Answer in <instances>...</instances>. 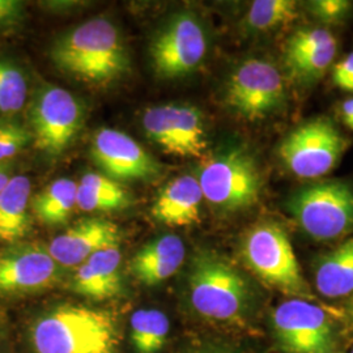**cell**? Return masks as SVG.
Here are the masks:
<instances>
[{"label": "cell", "instance_id": "obj_18", "mask_svg": "<svg viewBox=\"0 0 353 353\" xmlns=\"http://www.w3.org/2000/svg\"><path fill=\"white\" fill-rule=\"evenodd\" d=\"M203 199L196 176H176L159 192L152 216L169 227H189L201 221Z\"/></svg>", "mask_w": 353, "mask_h": 353}, {"label": "cell", "instance_id": "obj_32", "mask_svg": "<svg viewBox=\"0 0 353 353\" xmlns=\"http://www.w3.org/2000/svg\"><path fill=\"white\" fill-rule=\"evenodd\" d=\"M339 115L343 123L353 131V99L341 102L339 106Z\"/></svg>", "mask_w": 353, "mask_h": 353}, {"label": "cell", "instance_id": "obj_26", "mask_svg": "<svg viewBox=\"0 0 353 353\" xmlns=\"http://www.w3.org/2000/svg\"><path fill=\"white\" fill-rule=\"evenodd\" d=\"M28 81L20 67L0 59V113L14 114L26 105Z\"/></svg>", "mask_w": 353, "mask_h": 353}, {"label": "cell", "instance_id": "obj_27", "mask_svg": "<svg viewBox=\"0 0 353 353\" xmlns=\"http://www.w3.org/2000/svg\"><path fill=\"white\" fill-rule=\"evenodd\" d=\"M334 42H336V39L326 28L299 29L285 42L284 58H293L316 52Z\"/></svg>", "mask_w": 353, "mask_h": 353}, {"label": "cell", "instance_id": "obj_22", "mask_svg": "<svg viewBox=\"0 0 353 353\" xmlns=\"http://www.w3.org/2000/svg\"><path fill=\"white\" fill-rule=\"evenodd\" d=\"M77 183L68 178H59L30 199V207L38 220L46 225L67 223L76 207Z\"/></svg>", "mask_w": 353, "mask_h": 353}, {"label": "cell", "instance_id": "obj_29", "mask_svg": "<svg viewBox=\"0 0 353 353\" xmlns=\"http://www.w3.org/2000/svg\"><path fill=\"white\" fill-rule=\"evenodd\" d=\"M30 141L32 132L17 122H0V163L16 156Z\"/></svg>", "mask_w": 353, "mask_h": 353}, {"label": "cell", "instance_id": "obj_1", "mask_svg": "<svg viewBox=\"0 0 353 353\" xmlns=\"http://www.w3.org/2000/svg\"><path fill=\"white\" fill-rule=\"evenodd\" d=\"M51 59L65 75L94 87H108L130 70L123 37L105 17L90 19L57 38Z\"/></svg>", "mask_w": 353, "mask_h": 353}, {"label": "cell", "instance_id": "obj_5", "mask_svg": "<svg viewBox=\"0 0 353 353\" xmlns=\"http://www.w3.org/2000/svg\"><path fill=\"white\" fill-rule=\"evenodd\" d=\"M241 256L246 267L265 285L290 299L309 301L314 299L290 237L276 223L265 221L250 228L241 241Z\"/></svg>", "mask_w": 353, "mask_h": 353}, {"label": "cell", "instance_id": "obj_19", "mask_svg": "<svg viewBox=\"0 0 353 353\" xmlns=\"http://www.w3.org/2000/svg\"><path fill=\"white\" fill-rule=\"evenodd\" d=\"M30 192V181L24 176H12L0 191V242L16 243L29 233L32 227L28 212Z\"/></svg>", "mask_w": 353, "mask_h": 353}, {"label": "cell", "instance_id": "obj_2", "mask_svg": "<svg viewBox=\"0 0 353 353\" xmlns=\"http://www.w3.org/2000/svg\"><path fill=\"white\" fill-rule=\"evenodd\" d=\"M30 344L34 353H117L118 319L103 309L64 303L33 322Z\"/></svg>", "mask_w": 353, "mask_h": 353}, {"label": "cell", "instance_id": "obj_9", "mask_svg": "<svg viewBox=\"0 0 353 353\" xmlns=\"http://www.w3.org/2000/svg\"><path fill=\"white\" fill-rule=\"evenodd\" d=\"M208 51V36L196 14H173L154 34L150 54L156 75L176 80L195 72Z\"/></svg>", "mask_w": 353, "mask_h": 353}, {"label": "cell", "instance_id": "obj_31", "mask_svg": "<svg viewBox=\"0 0 353 353\" xmlns=\"http://www.w3.org/2000/svg\"><path fill=\"white\" fill-rule=\"evenodd\" d=\"M23 16V3L17 0H0V26H11Z\"/></svg>", "mask_w": 353, "mask_h": 353}, {"label": "cell", "instance_id": "obj_30", "mask_svg": "<svg viewBox=\"0 0 353 353\" xmlns=\"http://www.w3.org/2000/svg\"><path fill=\"white\" fill-rule=\"evenodd\" d=\"M332 81L341 90L353 93V52L334 65Z\"/></svg>", "mask_w": 353, "mask_h": 353}, {"label": "cell", "instance_id": "obj_33", "mask_svg": "<svg viewBox=\"0 0 353 353\" xmlns=\"http://www.w3.org/2000/svg\"><path fill=\"white\" fill-rule=\"evenodd\" d=\"M11 169L10 166L4 163H0V191L4 189L8 182L11 181Z\"/></svg>", "mask_w": 353, "mask_h": 353}, {"label": "cell", "instance_id": "obj_25", "mask_svg": "<svg viewBox=\"0 0 353 353\" xmlns=\"http://www.w3.org/2000/svg\"><path fill=\"white\" fill-rule=\"evenodd\" d=\"M338 51V42L326 48L293 58H284L285 76L300 87H310L327 72Z\"/></svg>", "mask_w": 353, "mask_h": 353}, {"label": "cell", "instance_id": "obj_24", "mask_svg": "<svg viewBox=\"0 0 353 353\" xmlns=\"http://www.w3.org/2000/svg\"><path fill=\"white\" fill-rule=\"evenodd\" d=\"M169 319L156 309H140L131 316V344L137 353H159L169 335Z\"/></svg>", "mask_w": 353, "mask_h": 353}, {"label": "cell", "instance_id": "obj_16", "mask_svg": "<svg viewBox=\"0 0 353 353\" xmlns=\"http://www.w3.org/2000/svg\"><path fill=\"white\" fill-rule=\"evenodd\" d=\"M122 252L119 246L106 248L93 254L76 267L71 279V290L92 300H109L123 290L121 276Z\"/></svg>", "mask_w": 353, "mask_h": 353}, {"label": "cell", "instance_id": "obj_23", "mask_svg": "<svg viewBox=\"0 0 353 353\" xmlns=\"http://www.w3.org/2000/svg\"><path fill=\"white\" fill-rule=\"evenodd\" d=\"M299 16L297 3L292 0L252 1L243 17V29L252 34H262L288 26Z\"/></svg>", "mask_w": 353, "mask_h": 353}, {"label": "cell", "instance_id": "obj_20", "mask_svg": "<svg viewBox=\"0 0 353 353\" xmlns=\"http://www.w3.org/2000/svg\"><path fill=\"white\" fill-rule=\"evenodd\" d=\"M316 290L327 299H341L353 293V239L323 254L316 265Z\"/></svg>", "mask_w": 353, "mask_h": 353}, {"label": "cell", "instance_id": "obj_34", "mask_svg": "<svg viewBox=\"0 0 353 353\" xmlns=\"http://www.w3.org/2000/svg\"><path fill=\"white\" fill-rule=\"evenodd\" d=\"M189 353H233L228 351L225 348H217V347H205V348H201V350H195Z\"/></svg>", "mask_w": 353, "mask_h": 353}, {"label": "cell", "instance_id": "obj_21", "mask_svg": "<svg viewBox=\"0 0 353 353\" xmlns=\"http://www.w3.org/2000/svg\"><path fill=\"white\" fill-rule=\"evenodd\" d=\"M132 204L130 191L101 173H87L77 185L76 205L85 212L123 210Z\"/></svg>", "mask_w": 353, "mask_h": 353}, {"label": "cell", "instance_id": "obj_13", "mask_svg": "<svg viewBox=\"0 0 353 353\" xmlns=\"http://www.w3.org/2000/svg\"><path fill=\"white\" fill-rule=\"evenodd\" d=\"M147 137L166 153L179 157H202L207 138L202 113L189 103L152 106L143 115Z\"/></svg>", "mask_w": 353, "mask_h": 353}, {"label": "cell", "instance_id": "obj_10", "mask_svg": "<svg viewBox=\"0 0 353 353\" xmlns=\"http://www.w3.org/2000/svg\"><path fill=\"white\" fill-rule=\"evenodd\" d=\"M30 132L39 151L57 157L74 141L84 123V109L67 89L46 84L29 108Z\"/></svg>", "mask_w": 353, "mask_h": 353}, {"label": "cell", "instance_id": "obj_11", "mask_svg": "<svg viewBox=\"0 0 353 353\" xmlns=\"http://www.w3.org/2000/svg\"><path fill=\"white\" fill-rule=\"evenodd\" d=\"M274 335L285 353H332L336 339L327 313L309 300L290 299L272 313Z\"/></svg>", "mask_w": 353, "mask_h": 353}, {"label": "cell", "instance_id": "obj_28", "mask_svg": "<svg viewBox=\"0 0 353 353\" xmlns=\"http://www.w3.org/2000/svg\"><path fill=\"white\" fill-rule=\"evenodd\" d=\"M306 8L319 23L341 26L351 17L353 3L347 0H314L309 1Z\"/></svg>", "mask_w": 353, "mask_h": 353}, {"label": "cell", "instance_id": "obj_4", "mask_svg": "<svg viewBox=\"0 0 353 353\" xmlns=\"http://www.w3.org/2000/svg\"><path fill=\"white\" fill-rule=\"evenodd\" d=\"M203 198L216 210L230 214L259 202L265 179L256 159L245 147H228L203 161L198 172Z\"/></svg>", "mask_w": 353, "mask_h": 353}, {"label": "cell", "instance_id": "obj_8", "mask_svg": "<svg viewBox=\"0 0 353 353\" xmlns=\"http://www.w3.org/2000/svg\"><path fill=\"white\" fill-rule=\"evenodd\" d=\"M350 145L351 139L330 118L316 117L293 128L280 141L278 154L293 176L316 179L339 164Z\"/></svg>", "mask_w": 353, "mask_h": 353}, {"label": "cell", "instance_id": "obj_35", "mask_svg": "<svg viewBox=\"0 0 353 353\" xmlns=\"http://www.w3.org/2000/svg\"><path fill=\"white\" fill-rule=\"evenodd\" d=\"M350 314H351L353 319V293L351 294V301H350Z\"/></svg>", "mask_w": 353, "mask_h": 353}, {"label": "cell", "instance_id": "obj_36", "mask_svg": "<svg viewBox=\"0 0 353 353\" xmlns=\"http://www.w3.org/2000/svg\"><path fill=\"white\" fill-rule=\"evenodd\" d=\"M351 353H353V350H352V352H351Z\"/></svg>", "mask_w": 353, "mask_h": 353}, {"label": "cell", "instance_id": "obj_3", "mask_svg": "<svg viewBox=\"0 0 353 353\" xmlns=\"http://www.w3.org/2000/svg\"><path fill=\"white\" fill-rule=\"evenodd\" d=\"M189 299L192 309L214 322H239L252 303L248 280L227 258L211 250L196 252L190 263Z\"/></svg>", "mask_w": 353, "mask_h": 353}, {"label": "cell", "instance_id": "obj_12", "mask_svg": "<svg viewBox=\"0 0 353 353\" xmlns=\"http://www.w3.org/2000/svg\"><path fill=\"white\" fill-rule=\"evenodd\" d=\"M63 276L48 248L16 242L0 249V297H23L54 288Z\"/></svg>", "mask_w": 353, "mask_h": 353}, {"label": "cell", "instance_id": "obj_17", "mask_svg": "<svg viewBox=\"0 0 353 353\" xmlns=\"http://www.w3.org/2000/svg\"><path fill=\"white\" fill-rule=\"evenodd\" d=\"M186 258L183 241L164 234L144 245L128 263V271L144 285H157L172 278Z\"/></svg>", "mask_w": 353, "mask_h": 353}, {"label": "cell", "instance_id": "obj_15", "mask_svg": "<svg viewBox=\"0 0 353 353\" xmlns=\"http://www.w3.org/2000/svg\"><path fill=\"white\" fill-rule=\"evenodd\" d=\"M121 232L105 219L92 217L76 223L48 246L52 259L62 267H79L93 254L106 248L119 246Z\"/></svg>", "mask_w": 353, "mask_h": 353}, {"label": "cell", "instance_id": "obj_14", "mask_svg": "<svg viewBox=\"0 0 353 353\" xmlns=\"http://www.w3.org/2000/svg\"><path fill=\"white\" fill-rule=\"evenodd\" d=\"M90 154L103 174L114 181H150L161 173V165L151 153L119 130H99L92 141Z\"/></svg>", "mask_w": 353, "mask_h": 353}, {"label": "cell", "instance_id": "obj_7", "mask_svg": "<svg viewBox=\"0 0 353 353\" xmlns=\"http://www.w3.org/2000/svg\"><path fill=\"white\" fill-rule=\"evenodd\" d=\"M285 75L272 61L249 58L228 77L224 101L248 122H259L281 113L287 106Z\"/></svg>", "mask_w": 353, "mask_h": 353}, {"label": "cell", "instance_id": "obj_6", "mask_svg": "<svg viewBox=\"0 0 353 353\" xmlns=\"http://www.w3.org/2000/svg\"><path fill=\"white\" fill-rule=\"evenodd\" d=\"M285 205L313 240H335L353 230V186L345 181L323 179L303 186Z\"/></svg>", "mask_w": 353, "mask_h": 353}]
</instances>
